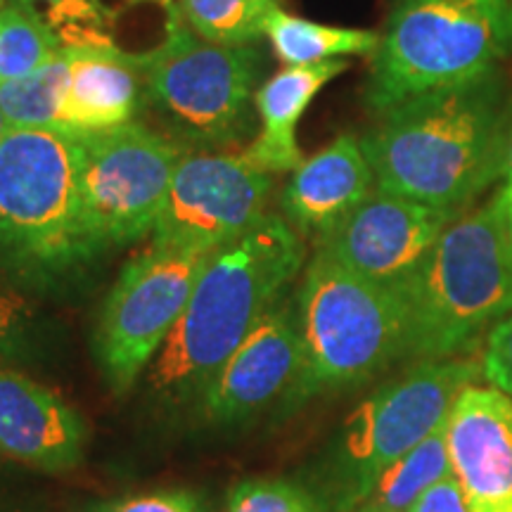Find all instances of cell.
Returning a JSON list of instances; mask_svg holds the SVG:
<instances>
[{
	"instance_id": "19",
	"label": "cell",
	"mask_w": 512,
	"mask_h": 512,
	"mask_svg": "<svg viewBox=\"0 0 512 512\" xmlns=\"http://www.w3.org/2000/svg\"><path fill=\"white\" fill-rule=\"evenodd\" d=\"M41 19L62 48L124 50L126 22L140 12L171 10L176 0H12ZM126 53V50H124Z\"/></svg>"
},
{
	"instance_id": "15",
	"label": "cell",
	"mask_w": 512,
	"mask_h": 512,
	"mask_svg": "<svg viewBox=\"0 0 512 512\" xmlns=\"http://www.w3.org/2000/svg\"><path fill=\"white\" fill-rule=\"evenodd\" d=\"M88 427L46 384L15 368H0V458L41 472L83 463Z\"/></svg>"
},
{
	"instance_id": "7",
	"label": "cell",
	"mask_w": 512,
	"mask_h": 512,
	"mask_svg": "<svg viewBox=\"0 0 512 512\" xmlns=\"http://www.w3.org/2000/svg\"><path fill=\"white\" fill-rule=\"evenodd\" d=\"M482 366L467 358L411 363L342 422L304 484L323 512H354L387 467L446 425L448 413Z\"/></svg>"
},
{
	"instance_id": "31",
	"label": "cell",
	"mask_w": 512,
	"mask_h": 512,
	"mask_svg": "<svg viewBox=\"0 0 512 512\" xmlns=\"http://www.w3.org/2000/svg\"><path fill=\"white\" fill-rule=\"evenodd\" d=\"M503 197L512 202V133H510V145H508V159H505V171H503Z\"/></svg>"
},
{
	"instance_id": "14",
	"label": "cell",
	"mask_w": 512,
	"mask_h": 512,
	"mask_svg": "<svg viewBox=\"0 0 512 512\" xmlns=\"http://www.w3.org/2000/svg\"><path fill=\"white\" fill-rule=\"evenodd\" d=\"M451 475L472 512H512V399L467 384L444 425Z\"/></svg>"
},
{
	"instance_id": "5",
	"label": "cell",
	"mask_w": 512,
	"mask_h": 512,
	"mask_svg": "<svg viewBox=\"0 0 512 512\" xmlns=\"http://www.w3.org/2000/svg\"><path fill=\"white\" fill-rule=\"evenodd\" d=\"M304 363L285 403L361 387L406 361V311L399 292L351 273L316 252L297 297Z\"/></svg>"
},
{
	"instance_id": "11",
	"label": "cell",
	"mask_w": 512,
	"mask_h": 512,
	"mask_svg": "<svg viewBox=\"0 0 512 512\" xmlns=\"http://www.w3.org/2000/svg\"><path fill=\"white\" fill-rule=\"evenodd\" d=\"M271 174L245 155L185 152L176 166L152 245L219 249L264 219Z\"/></svg>"
},
{
	"instance_id": "28",
	"label": "cell",
	"mask_w": 512,
	"mask_h": 512,
	"mask_svg": "<svg viewBox=\"0 0 512 512\" xmlns=\"http://www.w3.org/2000/svg\"><path fill=\"white\" fill-rule=\"evenodd\" d=\"M479 366L489 387L512 399V313L486 335Z\"/></svg>"
},
{
	"instance_id": "23",
	"label": "cell",
	"mask_w": 512,
	"mask_h": 512,
	"mask_svg": "<svg viewBox=\"0 0 512 512\" xmlns=\"http://www.w3.org/2000/svg\"><path fill=\"white\" fill-rule=\"evenodd\" d=\"M185 24L204 41L254 46L278 0H176Z\"/></svg>"
},
{
	"instance_id": "20",
	"label": "cell",
	"mask_w": 512,
	"mask_h": 512,
	"mask_svg": "<svg viewBox=\"0 0 512 512\" xmlns=\"http://www.w3.org/2000/svg\"><path fill=\"white\" fill-rule=\"evenodd\" d=\"M264 36L285 67H309L349 55H373L380 46V34L370 29L330 27L290 15L280 5L268 12Z\"/></svg>"
},
{
	"instance_id": "1",
	"label": "cell",
	"mask_w": 512,
	"mask_h": 512,
	"mask_svg": "<svg viewBox=\"0 0 512 512\" xmlns=\"http://www.w3.org/2000/svg\"><path fill=\"white\" fill-rule=\"evenodd\" d=\"M361 138L377 188L465 214L503 178L510 112L496 74L420 95Z\"/></svg>"
},
{
	"instance_id": "32",
	"label": "cell",
	"mask_w": 512,
	"mask_h": 512,
	"mask_svg": "<svg viewBox=\"0 0 512 512\" xmlns=\"http://www.w3.org/2000/svg\"><path fill=\"white\" fill-rule=\"evenodd\" d=\"M10 131V124H8V119H5V112H3V107H0V140L5 138V133Z\"/></svg>"
},
{
	"instance_id": "10",
	"label": "cell",
	"mask_w": 512,
	"mask_h": 512,
	"mask_svg": "<svg viewBox=\"0 0 512 512\" xmlns=\"http://www.w3.org/2000/svg\"><path fill=\"white\" fill-rule=\"evenodd\" d=\"M214 252L150 245L121 268L93 335L95 361L114 392H128L152 366Z\"/></svg>"
},
{
	"instance_id": "18",
	"label": "cell",
	"mask_w": 512,
	"mask_h": 512,
	"mask_svg": "<svg viewBox=\"0 0 512 512\" xmlns=\"http://www.w3.org/2000/svg\"><path fill=\"white\" fill-rule=\"evenodd\" d=\"M349 67L347 60H330L309 67H285L254 95L261 133L242 155L266 174H285L304 162L297 143V124L311 100Z\"/></svg>"
},
{
	"instance_id": "8",
	"label": "cell",
	"mask_w": 512,
	"mask_h": 512,
	"mask_svg": "<svg viewBox=\"0 0 512 512\" xmlns=\"http://www.w3.org/2000/svg\"><path fill=\"white\" fill-rule=\"evenodd\" d=\"M145 105L171 138L197 147L240 140L249 126L261 53L254 46H221L197 36L181 15L171 19L164 41L140 55Z\"/></svg>"
},
{
	"instance_id": "29",
	"label": "cell",
	"mask_w": 512,
	"mask_h": 512,
	"mask_svg": "<svg viewBox=\"0 0 512 512\" xmlns=\"http://www.w3.org/2000/svg\"><path fill=\"white\" fill-rule=\"evenodd\" d=\"M408 512H472L458 479L448 475L422 494Z\"/></svg>"
},
{
	"instance_id": "3",
	"label": "cell",
	"mask_w": 512,
	"mask_h": 512,
	"mask_svg": "<svg viewBox=\"0 0 512 512\" xmlns=\"http://www.w3.org/2000/svg\"><path fill=\"white\" fill-rule=\"evenodd\" d=\"M396 292L406 311V361L470 356L512 313V252L498 197L460 214Z\"/></svg>"
},
{
	"instance_id": "9",
	"label": "cell",
	"mask_w": 512,
	"mask_h": 512,
	"mask_svg": "<svg viewBox=\"0 0 512 512\" xmlns=\"http://www.w3.org/2000/svg\"><path fill=\"white\" fill-rule=\"evenodd\" d=\"M81 138V214L95 256L155 230L188 150L138 121Z\"/></svg>"
},
{
	"instance_id": "13",
	"label": "cell",
	"mask_w": 512,
	"mask_h": 512,
	"mask_svg": "<svg viewBox=\"0 0 512 512\" xmlns=\"http://www.w3.org/2000/svg\"><path fill=\"white\" fill-rule=\"evenodd\" d=\"M302 363L297 316L283 306H273L211 377L200 396L202 418L223 427L254 418L290 396Z\"/></svg>"
},
{
	"instance_id": "25",
	"label": "cell",
	"mask_w": 512,
	"mask_h": 512,
	"mask_svg": "<svg viewBox=\"0 0 512 512\" xmlns=\"http://www.w3.org/2000/svg\"><path fill=\"white\" fill-rule=\"evenodd\" d=\"M226 512H323L309 489L290 479H245L228 494Z\"/></svg>"
},
{
	"instance_id": "33",
	"label": "cell",
	"mask_w": 512,
	"mask_h": 512,
	"mask_svg": "<svg viewBox=\"0 0 512 512\" xmlns=\"http://www.w3.org/2000/svg\"><path fill=\"white\" fill-rule=\"evenodd\" d=\"M5 3H8V0H0V10H3V5H5Z\"/></svg>"
},
{
	"instance_id": "21",
	"label": "cell",
	"mask_w": 512,
	"mask_h": 512,
	"mask_svg": "<svg viewBox=\"0 0 512 512\" xmlns=\"http://www.w3.org/2000/svg\"><path fill=\"white\" fill-rule=\"evenodd\" d=\"M451 475L444 427L382 472L354 512H408L430 486Z\"/></svg>"
},
{
	"instance_id": "24",
	"label": "cell",
	"mask_w": 512,
	"mask_h": 512,
	"mask_svg": "<svg viewBox=\"0 0 512 512\" xmlns=\"http://www.w3.org/2000/svg\"><path fill=\"white\" fill-rule=\"evenodd\" d=\"M53 31L22 5L8 3L0 10V83L29 76L62 53Z\"/></svg>"
},
{
	"instance_id": "22",
	"label": "cell",
	"mask_w": 512,
	"mask_h": 512,
	"mask_svg": "<svg viewBox=\"0 0 512 512\" xmlns=\"http://www.w3.org/2000/svg\"><path fill=\"white\" fill-rule=\"evenodd\" d=\"M67 50L22 79L0 83V107L10 128L62 131V100L67 86Z\"/></svg>"
},
{
	"instance_id": "6",
	"label": "cell",
	"mask_w": 512,
	"mask_h": 512,
	"mask_svg": "<svg viewBox=\"0 0 512 512\" xmlns=\"http://www.w3.org/2000/svg\"><path fill=\"white\" fill-rule=\"evenodd\" d=\"M512 55V0H396L370 62L377 117L420 95L496 74Z\"/></svg>"
},
{
	"instance_id": "30",
	"label": "cell",
	"mask_w": 512,
	"mask_h": 512,
	"mask_svg": "<svg viewBox=\"0 0 512 512\" xmlns=\"http://www.w3.org/2000/svg\"><path fill=\"white\" fill-rule=\"evenodd\" d=\"M496 197H498V202H501L503 226H505V235H508V245H510V252H512V202H510V200H505L501 190L496 192Z\"/></svg>"
},
{
	"instance_id": "2",
	"label": "cell",
	"mask_w": 512,
	"mask_h": 512,
	"mask_svg": "<svg viewBox=\"0 0 512 512\" xmlns=\"http://www.w3.org/2000/svg\"><path fill=\"white\" fill-rule=\"evenodd\" d=\"M306 268L304 235L283 214H264L247 233L209 256L188 304L152 361L162 399H200L259 320Z\"/></svg>"
},
{
	"instance_id": "26",
	"label": "cell",
	"mask_w": 512,
	"mask_h": 512,
	"mask_svg": "<svg viewBox=\"0 0 512 512\" xmlns=\"http://www.w3.org/2000/svg\"><path fill=\"white\" fill-rule=\"evenodd\" d=\"M38 344L34 306L12 285H0V363L31 358Z\"/></svg>"
},
{
	"instance_id": "12",
	"label": "cell",
	"mask_w": 512,
	"mask_h": 512,
	"mask_svg": "<svg viewBox=\"0 0 512 512\" xmlns=\"http://www.w3.org/2000/svg\"><path fill=\"white\" fill-rule=\"evenodd\" d=\"M458 216L375 188L316 242V252L361 278L399 290Z\"/></svg>"
},
{
	"instance_id": "27",
	"label": "cell",
	"mask_w": 512,
	"mask_h": 512,
	"mask_svg": "<svg viewBox=\"0 0 512 512\" xmlns=\"http://www.w3.org/2000/svg\"><path fill=\"white\" fill-rule=\"evenodd\" d=\"M86 512H211L202 494L192 489H159L95 503Z\"/></svg>"
},
{
	"instance_id": "17",
	"label": "cell",
	"mask_w": 512,
	"mask_h": 512,
	"mask_svg": "<svg viewBox=\"0 0 512 512\" xmlns=\"http://www.w3.org/2000/svg\"><path fill=\"white\" fill-rule=\"evenodd\" d=\"M64 50L69 62L62 100L64 133L88 136L136 121L145 105L140 55L114 48Z\"/></svg>"
},
{
	"instance_id": "16",
	"label": "cell",
	"mask_w": 512,
	"mask_h": 512,
	"mask_svg": "<svg viewBox=\"0 0 512 512\" xmlns=\"http://www.w3.org/2000/svg\"><path fill=\"white\" fill-rule=\"evenodd\" d=\"M375 188V174L361 147V138L339 136L292 171L280 207L292 228L318 242Z\"/></svg>"
},
{
	"instance_id": "4",
	"label": "cell",
	"mask_w": 512,
	"mask_h": 512,
	"mask_svg": "<svg viewBox=\"0 0 512 512\" xmlns=\"http://www.w3.org/2000/svg\"><path fill=\"white\" fill-rule=\"evenodd\" d=\"M81 138L10 128L0 140V275L48 287L95 259L81 214Z\"/></svg>"
}]
</instances>
